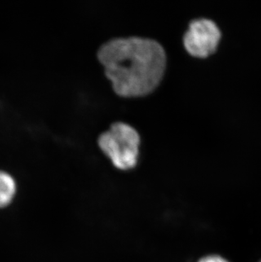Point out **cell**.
Wrapping results in <instances>:
<instances>
[{"mask_svg": "<svg viewBox=\"0 0 261 262\" xmlns=\"http://www.w3.org/2000/svg\"><path fill=\"white\" fill-rule=\"evenodd\" d=\"M97 57L117 95L138 98L153 93L166 68L165 49L147 37H116L99 48Z\"/></svg>", "mask_w": 261, "mask_h": 262, "instance_id": "1", "label": "cell"}, {"mask_svg": "<svg viewBox=\"0 0 261 262\" xmlns=\"http://www.w3.org/2000/svg\"><path fill=\"white\" fill-rule=\"evenodd\" d=\"M141 138L129 124L117 121L98 138V145L116 168L127 171L136 167Z\"/></svg>", "mask_w": 261, "mask_h": 262, "instance_id": "2", "label": "cell"}, {"mask_svg": "<svg viewBox=\"0 0 261 262\" xmlns=\"http://www.w3.org/2000/svg\"><path fill=\"white\" fill-rule=\"evenodd\" d=\"M222 37V31L214 20L198 18L188 24L183 35V46L192 57L206 59L216 52Z\"/></svg>", "mask_w": 261, "mask_h": 262, "instance_id": "3", "label": "cell"}, {"mask_svg": "<svg viewBox=\"0 0 261 262\" xmlns=\"http://www.w3.org/2000/svg\"><path fill=\"white\" fill-rule=\"evenodd\" d=\"M16 186L11 176L0 171V208L5 207L11 202L15 196Z\"/></svg>", "mask_w": 261, "mask_h": 262, "instance_id": "4", "label": "cell"}, {"mask_svg": "<svg viewBox=\"0 0 261 262\" xmlns=\"http://www.w3.org/2000/svg\"><path fill=\"white\" fill-rule=\"evenodd\" d=\"M199 262H228L226 259L219 255H209L202 258Z\"/></svg>", "mask_w": 261, "mask_h": 262, "instance_id": "5", "label": "cell"}, {"mask_svg": "<svg viewBox=\"0 0 261 262\" xmlns=\"http://www.w3.org/2000/svg\"><path fill=\"white\" fill-rule=\"evenodd\" d=\"M259 262H261V261H259Z\"/></svg>", "mask_w": 261, "mask_h": 262, "instance_id": "6", "label": "cell"}]
</instances>
